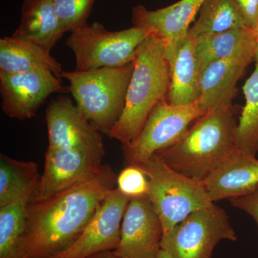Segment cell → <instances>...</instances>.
<instances>
[{"instance_id": "obj_1", "label": "cell", "mask_w": 258, "mask_h": 258, "mask_svg": "<svg viewBox=\"0 0 258 258\" xmlns=\"http://www.w3.org/2000/svg\"><path fill=\"white\" fill-rule=\"evenodd\" d=\"M117 176L102 164L92 174L27 209L22 242L25 258H53L77 240L107 195L116 188Z\"/></svg>"}, {"instance_id": "obj_2", "label": "cell", "mask_w": 258, "mask_h": 258, "mask_svg": "<svg viewBox=\"0 0 258 258\" xmlns=\"http://www.w3.org/2000/svg\"><path fill=\"white\" fill-rule=\"evenodd\" d=\"M237 125L233 106L214 108L195 120L177 143L156 155L180 174L203 182L237 151Z\"/></svg>"}, {"instance_id": "obj_3", "label": "cell", "mask_w": 258, "mask_h": 258, "mask_svg": "<svg viewBox=\"0 0 258 258\" xmlns=\"http://www.w3.org/2000/svg\"><path fill=\"white\" fill-rule=\"evenodd\" d=\"M133 62L124 110L108 134L123 145L138 136L153 109L167 100L170 87V64L165 45L157 37L150 35L144 40L136 51Z\"/></svg>"}, {"instance_id": "obj_4", "label": "cell", "mask_w": 258, "mask_h": 258, "mask_svg": "<svg viewBox=\"0 0 258 258\" xmlns=\"http://www.w3.org/2000/svg\"><path fill=\"white\" fill-rule=\"evenodd\" d=\"M134 62L91 71H62L69 91L85 116L101 134L108 135L124 110Z\"/></svg>"}, {"instance_id": "obj_5", "label": "cell", "mask_w": 258, "mask_h": 258, "mask_svg": "<svg viewBox=\"0 0 258 258\" xmlns=\"http://www.w3.org/2000/svg\"><path fill=\"white\" fill-rule=\"evenodd\" d=\"M149 179V197L164 229L170 231L190 214L213 203L203 182L190 179L154 155L138 165Z\"/></svg>"}, {"instance_id": "obj_6", "label": "cell", "mask_w": 258, "mask_h": 258, "mask_svg": "<svg viewBox=\"0 0 258 258\" xmlns=\"http://www.w3.org/2000/svg\"><path fill=\"white\" fill-rule=\"evenodd\" d=\"M149 35L147 30L135 26L108 31L95 22L71 32L66 45L76 57V71H91L133 62L137 48Z\"/></svg>"}, {"instance_id": "obj_7", "label": "cell", "mask_w": 258, "mask_h": 258, "mask_svg": "<svg viewBox=\"0 0 258 258\" xmlns=\"http://www.w3.org/2000/svg\"><path fill=\"white\" fill-rule=\"evenodd\" d=\"M205 113L200 100L187 105H173L167 100L160 102L138 136L122 147L125 164L138 165L157 152L172 147Z\"/></svg>"}, {"instance_id": "obj_8", "label": "cell", "mask_w": 258, "mask_h": 258, "mask_svg": "<svg viewBox=\"0 0 258 258\" xmlns=\"http://www.w3.org/2000/svg\"><path fill=\"white\" fill-rule=\"evenodd\" d=\"M237 240L227 212L212 203L190 214L164 233L161 249L172 258H212L220 241Z\"/></svg>"}, {"instance_id": "obj_9", "label": "cell", "mask_w": 258, "mask_h": 258, "mask_svg": "<svg viewBox=\"0 0 258 258\" xmlns=\"http://www.w3.org/2000/svg\"><path fill=\"white\" fill-rule=\"evenodd\" d=\"M64 90L62 80L49 70L22 74L0 72L2 109L15 119H30L50 95Z\"/></svg>"}, {"instance_id": "obj_10", "label": "cell", "mask_w": 258, "mask_h": 258, "mask_svg": "<svg viewBox=\"0 0 258 258\" xmlns=\"http://www.w3.org/2000/svg\"><path fill=\"white\" fill-rule=\"evenodd\" d=\"M48 147L76 149L103 158L106 155L102 134L68 97L61 95L47 107Z\"/></svg>"}, {"instance_id": "obj_11", "label": "cell", "mask_w": 258, "mask_h": 258, "mask_svg": "<svg viewBox=\"0 0 258 258\" xmlns=\"http://www.w3.org/2000/svg\"><path fill=\"white\" fill-rule=\"evenodd\" d=\"M130 200L117 187L110 191L77 240L53 258H88L115 250L119 244L122 221Z\"/></svg>"}, {"instance_id": "obj_12", "label": "cell", "mask_w": 258, "mask_h": 258, "mask_svg": "<svg viewBox=\"0 0 258 258\" xmlns=\"http://www.w3.org/2000/svg\"><path fill=\"white\" fill-rule=\"evenodd\" d=\"M164 235L162 224L149 197L131 198L113 250L120 258H157Z\"/></svg>"}, {"instance_id": "obj_13", "label": "cell", "mask_w": 258, "mask_h": 258, "mask_svg": "<svg viewBox=\"0 0 258 258\" xmlns=\"http://www.w3.org/2000/svg\"><path fill=\"white\" fill-rule=\"evenodd\" d=\"M205 0H179L174 4L156 10L142 5L132 11L134 26L144 29L164 42L166 56L172 63L176 50L187 37L190 25L198 14Z\"/></svg>"}, {"instance_id": "obj_14", "label": "cell", "mask_w": 258, "mask_h": 258, "mask_svg": "<svg viewBox=\"0 0 258 258\" xmlns=\"http://www.w3.org/2000/svg\"><path fill=\"white\" fill-rule=\"evenodd\" d=\"M103 158L76 149L47 148L43 174L31 200H42L91 175Z\"/></svg>"}, {"instance_id": "obj_15", "label": "cell", "mask_w": 258, "mask_h": 258, "mask_svg": "<svg viewBox=\"0 0 258 258\" xmlns=\"http://www.w3.org/2000/svg\"><path fill=\"white\" fill-rule=\"evenodd\" d=\"M254 51L215 61L200 74V105L205 112L222 106H232L236 85L249 64Z\"/></svg>"}, {"instance_id": "obj_16", "label": "cell", "mask_w": 258, "mask_h": 258, "mask_svg": "<svg viewBox=\"0 0 258 258\" xmlns=\"http://www.w3.org/2000/svg\"><path fill=\"white\" fill-rule=\"evenodd\" d=\"M203 183L213 203L244 196L258 187V159L237 150Z\"/></svg>"}, {"instance_id": "obj_17", "label": "cell", "mask_w": 258, "mask_h": 258, "mask_svg": "<svg viewBox=\"0 0 258 258\" xmlns=\"http://www.w3.org/2000/svg\"><path fill=\"white\" fill-rule=\"evenodd\" d=\"M66 32L52 0H25L20 25L13 37L50 52Z\"/></svg>"}, {"instance_id": "obj_18", "label": "cell", "mask_w": 258, "mask_h": 258, "mask_svg": "<svg viewBox=\"0 0 258 258\" xmlns=\"http://www.w3.org/2000/svg\"><path fill=\"white\" fill-rule=\"evenodd\" d=\"M201 96L200 71L196 54V38L187 37L176 50L171 64V82L167 101L173 105L195 103Z\"/></svg>"}, {"instance_id": "obj_19", "label": "cell", "mask_w": 258, "mask_h": 258, "mask_svg": "<svg viewBox=\"0 0 258 258\" xmlns=\"http://www.w3.org/2000/svg\"><path fill=\"white\" fill-rule=\"evenodd\" d=\"M49 70L62 80V66L42 47L12 37L0 39V72L22 74Z\"/></svg>"}, {"instance_id": "obj_20", "label": "cell", "mask_w": 258, "mask_h": 258, "mask_svg": "<svg viewBox=\"0 0 258 258\" xmlns=\"http://www.w3.org/2000/svg\"><path fill=\"white\" fill-rule=\"evenodd\" d=\"M255 50L254 29L241 28L201 35L196 38V54L200 74L215 61L230 58Z\"/></svg>"}, {"instance_id": "obj_21", "label": "cell", "mask_w": 258, "mask_h": 258, "mask_svg": "<svg viewBox=\"0 0 258 258\" xmlns=\"http://www.w3.org/2000/svg\"><path fill=\"white\" fill-rule=\"evenodd\" d=\"M41 176L34 161H20L0 156V208L27 195H34Z\"/></svg>"}, {"instance_id": "obj_22", "label": "cell", "mask_w": 258, "mask_h": 258, "mask_svg": "<svg viewBox=\"0 0 258 258\" xmlns=\"http://www.w3.org/2000/svg\"><path fill=\"white\" fill-rule=\"evenodd\" d=\"M241 28L247 27L235 0H205L189 33L197 38Z\"/></svg>"}, {"instance_id": "obj_23", "label": "cell", "mask_w": 258, "mask_h": 258, "mask_svg": "<svg viewBox=\"0 0 258 258\" xmlns=\"http://www.w3.org/2000/svg\"><path fill=\"white\" fill-rule=\"evenodd\" d=\"M33 195L0 208V258H25L22 242L27 209Z\"/></svg>"}, {"instance_id": "obj_24", "label": "cell", "mask_w": 258, "mask_h": 258, "mask_svg": "<svg viewBox=\"0 0 258 258\" xmlns=\"http://www.w3.org/2000/svg\"><path fill=\"white\" fill-rule=\"evenodd\" d=\"M245 104L235 131L238 152L255 157L258 152V62L243 86Z\"/></svg>"}, {"instance_id": "obj_25", "label": "cell", "mask_w": 258, "mask_h": 258, "mask_svg": "<svg viewBox=\"0 0 258 258\" xmlns=\"http://www.w3.org/2000/svg\"><path fill=\"white\" fill-rule=\"evenodd\" d=\"M66 32L87 25L96 0H52Z\"/></svg>"}, {"instance_id": "obj_26", "label": "cell", "mask_w": 258, "mask_h": 258, "mask_svg": "<svg viewBox=\"0 0 258 258\" xmlns=\"http://www.w3.org/2000/svg\"><path fill=\"white\" fill-rule=\"evenodd\" d=\"M149 179L139 166L128 165L117 176V188L130 198L148 196Z\"/></svg>"}, {"instance_id": "obj_27", "label": "cell", "mask_w": 258, "mask_h": 258, "mask_svg": "<svg viewBox=\"0 0 258 258\" xmlns=\"http://www.w3.org/2000/svg\"><path fill=\"white\" fill-rule=\"evenodd\" d=\"M230 200L232 206L250 215L258 226V187L252 192Z\"/></svg>"}, {"instance_id": "obj_28", "label": "cell", "mask_w": 258, "mask_h": 258, "mask_svg": "<svg viewBox=\"0 0 258 258\" xmlns=\"http://www.w3.org/2000/svg\"><path fill=\"white\" fill-rule=\"evenodd\" d=\"M247 28L254 29L258 25V0H235Z\"/></svg>"}, {"instance_id": "obj_29", "label": "cell", "mask_w": 258, "mask_h": 258, "mask_svg": "<svg viewBox=\"0 0 258 258\" xmlns=\"http://www.w3.org/2000/svg\"><path fill=\"white\" fill-rule=\"evenodd\" d=\"M88 258H120L118 256L115 255L113 251H106V252H99L90 256Z\"/></svg>"}, {"instance_id": "obj_30", "label": "cell", "mask_w": 258, "mask_h": 258, "mask_svg": "<svg viewBox=\"0 0 258 258\" xmlns=\"http://www.w3.org/2000/svg\"><path fill=\"white\" fill-rule=\"evenodd\" d=\"M255 31V50H254V60L258 62V25L254 28Z\"/></svg>"}, {"instance_id": "obj_31", "label": "cell", "mask_w": 258, "mask_h": 258, "mask_svg": "<svg viewBox=\"0 0 258 258\" xmlns=\"http://www.w3.org/2000/svg\"><path fill=\"white\" fill-rule=\"evenodd\" d=\"M157 258H172V257L168 252H166L165 250L161 249L159 254H158Z\"/></svg>"}]
</instances>
